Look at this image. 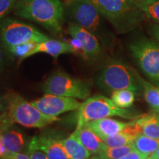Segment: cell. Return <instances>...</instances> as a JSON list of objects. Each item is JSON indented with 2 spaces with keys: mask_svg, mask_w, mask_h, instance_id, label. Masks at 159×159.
<instances>
[{
  "mask_svg": "<svg viewBox=\"0 0 159 159\" xmlns=\"http://www.w3.org/2000/svg\"><path fill=\"white\" fill-rule=\"evenodd\" d=\"M15 15L34 21L55 33H61L64 5L61 0H18Z\"/></svg>",
  "mask_w": 159,
  "mask_h": 159,
  "instance_id": "cell-1",
  "label": "cell"
},
{
  "mask_svg": "<svg viewBox=\"0 0 159 159\" xmlns=\"http://www.w3.org/2000/svg\"><path fill=\"white\" fill-rule=\"evenodd\" d=\"M118 33L125 34L137 28L145 16L135 0H89Z\"/></svg>",
  "mask_w": 159,
  "mask_h": 159,
  "instance_id": "cell-2",
  "label": "cell"
},
{
  "mask_svg": "<svg viewBox=\"0 0 159 159\" xmlns=\"http://www.w3.org/2000/svg\"><path fill=\"white\" fill-rule=\"evenodd\" d=\"M136 73L135 69L122 61H113L99 71L95 77V83L107 92L128 89L139 95L142 93V89Z\"/></svg>",
  "mask_w": 159,
  "mask_h": 159,
  "instance_id": "cell-3",
  "label": "cell"
},
{
  "mask_svg": "<svg viewBox=\"0 0 159 159\" xmlns=\"http://www.w3.org/2000/svg\"><path fill=\"white\" fill-rule=\"evenodd\" d=\"M4 95L8 105L7 111L14 123L26 128H42L59 120L57 116L43 114L16 91L8 90Z\"/></svg>",
  "mask_w": 159,
  "mask_h": 159,
  "instance_id": "cell-4",
  "label": "cell"
},
{
  "mask_svg": "<svg viewBox=\"0 0 159 159\" xmlns=\"http://www.w3.org/2000/svg\"><path fill=\"white\" fill-rule=\"evenodd\" d=\"M65 15L75 25L90 31L102 42H106L107 35L102 21V16L89 0H66Z\"/></svg>",
  "mask_w": 159,
  "mask_h": 159,
  "instance_id": "cell-5",
  "label": "cell"
},
{
  "mask_svg": "<svg viewBox=\"0 0 159 159\" xmlns=\"http://www.w3.org/2000/svg\"><path fill=\"white\" fill-rule=\"evenodd\" d=\"M77 112V127L91 121L112 116L133 120L139 117L128 109L119 108L111 99L103 95L89 97L82 102Z\"/></svg>",
  "mask_w": 159,
  "mask_h": 159,
  "instance_id": "cell-6",
  "label": "cell"
},
{
  "mask_svg": "<svg viewBox=\"0 0 159 159\" xmlns=\"http://www.w3.org/2000/svg\"><path fill=\"white\" fill-rule=\"evenodd\" d=\"M42 90L46 94L85 100L90 97L91 85L85 80L76 78L65 71H56L44 81Z\"/></svg>",
  "mask_w": 159,
  "mask_h": 159,
  "instance_id": "cell-7",
  "label": "cell"
},
{
  "mask_svg": "<svg viewBox=\"0 0 159 159\" xmlns=\"http://www.w3.org/2000/svg\"><path fill=\"white\" fill-rule=\"evenodd\" d=\"M131 55L142 72L159 87V44L142 37L129 45Z\"/></svg>",
  "mask_w": 159,
  "mask_h": 159,
  "instance_id": "cell-8",
  "label": "cell"
},
{
  "mask_svg": "<svg viewBox=\"0 0 159 159\" xmlns=\"http://www.w3.org/2000/svg\"><path fill=\"white\" fill-rule=\"evenodd\" d=\"M49 39V37L35 27L18 20H0V41L6 49L25 43H39Z\"/></svg>",
  "mask_w": 159,
  "mask_h": 159,
  "instance_id": "cell-9",
  "label": "cell"
},
{
  "mask_svg": "<svg viewBox=\"0 0 159 159\" xmlns=\"http://www.w3.org/2000/svg\"><path fill=\"white\" fill-rule=\"evenodd\" d=\"M31 103L43 114L52 116L77 111L82 105L77 99L46 94L41 98L32 101Z\"/></svg>",
  "mask_w": 159,
  "mask_h": 159,
  "instance_id": "cell-10",
  "label": "cell"
},
{
  "mask_svg": "<svg viewBox=\"0 0 159 159\" xmlns=\"http://www.w3.org/2000/svg\"><path fill=\"white\" fill-rule=\"evenodd\" d=\"M67 30L71 38L76 39L82 45L81 56L85 61H96L102 55L100 41L96 35L74 23H70Z\"/></svg>",
  "mask_w": 159,
  "mask_h": 159,
  "instance_id": "cell-11",
  "label": "cell"
},
{
  "mask_svg": "<svg viewBox=\"0 0 159 159\" xmlns=\"http://www.w3.org/2000/svg\"><path fill=\"white\" fill-rule=\"evenodd\" d=\"M28 149L42 151L47 159H69L61 140L49 135L33 136L29 142Z\"/></svg>",
  "mask_w": 159,
  "mask_h": 159,
  "instance_id": "cell-12",
  "label": "cell"
},
{
  "mask_svg": "<svg viewBox=\"0 0 159 159\" xmlns=\"http://www.w3.org/2000/svg\"><path fill=\"white\" fill-rule=\"evenodd\" d=\"M74 132L80 142L82 143L91 155L98 154L107 148V145L103 142L100 137L91 130L86 123L81 126L77 127Z\"/></svg>",
  "mask_w": 159,
  "mask_h": 159,
  "instance_id": "cell-13",
  "label": "cell"
},
{
  "mask_svg": "<svg viewBox=\"0 0 159 159\" xmlns=\"http://www.w3.org/2000/svg\"><path fill=\"white\" fill-rule=\"evenodd\" d=\"M86 124L99 137H102L114 136L122 132L128 126L129 122L111 118H104L91 121Z\"/></svg>",
  "mask_w": 159,
  "mask_h": 159,
  "instance_id": "cell-14",
  "label": "cell"
},
{
  "mask_svg": "<svg viewBox=\"0 0 159 159\" xmlns=\"http://www.w3.org/2000/svg\"><path fill=\"white\" fill-rule=\"evenodd\" d=\"M39 53H44L55 58H57L61 55L71 54L73 53V50L68 42L49 39L37 43L30 56Z\"/></svg>",
  "mask_w": 159,
  "mask_h": 159,
  "instance_id": "cell-15",
  "label": "cell"
},
{
  "mask_svg": "<svg viewBox=\"0 0 159 159\" xmlns=\"http://www.w3.org/2000/svg\"><path fill=\"white\" fill-rule=\"evenodd\" d=\"M134 125L139 133L152 139H159V114L151 113L134 119Z\"/></svg>",
  "mask_w": 159,
  "mask_h": 159,
  "instance_id": "cell-16",
  "label": "cell"
},
{
  "mask_svg": "<svg viewBox=\"0 0 159 159\" xmlns=\"http://www.w3.org/2000/svg\"><path fill=\"white\" fill-rule=\"evenodd\" d=\"M69 159H89L91 154L73 132L67 138L61 140Z\"/></svg>",
  "mask_w": 159,
  "mask_h": 159,
  "instance_id": "cell-17",
  "label": "cell"
},
{
  "mask_svg": "<svg viewBox=\"0 0 159 159\" xmlns=\"http://www.w3.org/2000/svg\"><path fill=\"white\" fill-rule=\"evenodd\" d=\"M1 137L8 152H21L25 148L26 139L20 131L9 128L1 134Z\"/></svg>",
  "mask_w": 159,
  "mask_h": 159,
  "instance_id": "cell-18",
  "label": "cell"
},
{
  "mask_svg": "<svg viewBox=\"0 0 159 159\" xmlns=\"http://www.w3.org/2000/svg\"><path fill=\"white\" fill-rule=\"evenodd\" d=\"M136 75L139 84L142 86V94L146 102L154 111L158 110L159 108V87L145 80L137 71Z\"/></svg>",
  "mask_w": 159,
  "mask_h": 159,
  "instance_id": "cell-19",
  "label": "cell"
},
{
  "mask_svg": "<svg viewBox=\"0 0 159 159\" xmlns=\"http://www.w3.org/2000/svg\"><path fill=\"white\" fill-rule=\"evenodd\" d=\"M135 149L141 153L150 156L159 148V139H152L139 134L134 142Z\"/></svg>",
  "mask_w": 159,
  "mask_h": 159,
  "instance_id": "cell-20",
  "label": "cell"
},
{
  "mask_svg": "<svg viewBox=\"0 0 159 159\" xmlns=\"http://www.w3.org/2000/svg\"><path fill=\"white\" fill-rule=\"evenodd\" d=\"M136 94L128 89L116 90L111 92V99L119 108L127 109L134 104Z\"/></svg>",
  "mask_w": 159,
  "mask_h": 159,
  "instance_id": "cell-21",
  "label": "cell"
},
{
  "mask_svg": "<svg viewBox=\"0 0 159 159\" xmlns=\"http://www.w3.org/2000/svg\"><path fill=\"white\" fill-rule=\"evenodd\" d=\"M145 17L159 24V0H135Z\"/></svg>",
  "mask_w": 159,
  "mask_h": 159,
  "instance_id": "cell-22",
  "label": "cell"
},
{
  "mask_svg": "<svg viewBox=\"0 0 159 159\" xmlns=\"http://www.w3.org/2000/svg\"><path fill=\"white\" fill-rule=\"evenodd\" d=\"M134 149V143L126 145V146L115 147V148H110L107 146L104 150L94 156L102 159H119L129 153Z\"/></svg>",
  "mask_w": 159,
  "mask_h": 159,
  "instance_id": "cell-23",
  "label": "cell"
},
{
  "mask_svg": "<svg viewBox=\"0 0 159 159\" xmlns=\"http://www.w3.org/2000/svg\"><path fill=\"white\" fill-rule=\"evenodd\" d=\"M36 44L37 43L33 42L25 43L10 47V48L7 49V50L8 51L10 54L19 58L21 61L27 58V57H30L32 52L35 49Z\"/></svg>",
  "mask_w": 159,
  "mask_h": 159,
  "instance_id": "cell-24",
  "label": "cell"
},
{
  "mask_svg": "<svg viewBox=\"0 0 159 159\" xmlns=\"http://www.w3.org/2000/svg\"><path fill=\"white\" fill-rule=\"evenodd\" d=\"M18 0H0V20L14 9Z\"/></svg>",
  "mask_w": 159,
  "mask_h": 159,
  "instance_id": "cell-25",
  "label": "cell"
},
{
  "mask_svg": "<svg viewBox=\"0 0 159 159\" xmlns=\"http://www.w3.org/2000/svg\"><path fill=\"white\" fill-rule=\"evenodd\" d=\"M15 124L13 120L12 119L11 115H10L8 111L0 114V135L3 134L5 131L11 128L13 125Z\"/></svg>",
  "mask_w": 159,
  "mask_h": 159,
  "instance_id": "cell-26",
  "label": "cell"
},
{
  "mask_svg": "<svg viewBox=\"0 0 159 159\" xmlns=\"http://www.w3.org/2000/svg\"><path fill=\"white\" fill-rule=\"evenodd\" d=\"M146 155H144L141 152H139L138 150H136V149H134V150H132L131 152H129V153L126 154L125 156H122V158L119 159H144L147 158Z\"/></svg>",
  "mask_w": 159,
  "mask_h": 159,
  "instance_id": "cell-27",
  "label": "cell"
},
{
  "mask_svg": "<svg viewBox=\"0 0 159 159\" xmlns=\"http://www.w3.org/2000/svg\"><path fill=\"white\" fill-rule=\"evenodd\" d=\"M27 154L31 159H47V157L42 151L38 150H30L28 149Z\"/></svg>",
  "mask_w": 159,
  "mask_h": 159,
  "instance_id": "cell-28",
  "label": "cell"
},
{
  "mask_svg": "<svg viewBox=\"0 0 159 159\" xmlns=\"http://www.w3.org/2000/svg\"><path fill=\"white\" fill-rule=\"evenodd\" d=\"M68 43L70 44L71 48H72L73 53H77V54H80L81 55V52H82V45L80 43L78 40L74 39V38H71Z\"/></svg>",
  "mask_w": 159,
  "mask_h": 159,
  "instance_id": "cell-29",
  "label": "cell"
},
{
  "mask_svg": "<svg viewBox=\"0 0 159 159\" xmlns=\"http://www.w3.org/2000/svg\"><path fill=\"white\" fill-rule=\"evenodd\" d=\"M1 159H31L27 154L22 152H8Z\"/></svg>",
  "mask_w": 159,
  "mask_h": 159,
  "instance_id": "cell-30",
  "label": "cell"
},
{
  "mask_svg": "<svg viewBox=\"0 0 159 159\" xmlns=\"http://www.w3.org/2000/svg\"><path fill=\"white\" fill-rule=\"evenodd\" d=\"M8 108V105L5 95H0V114L5 112Z\"/></svg>",
  "mask_w": 159,
  "mask_h": 159,
  "instance_id": "cell-31",
  "label": "cell"
},
{
  "mask_svg": "<svg viewBox=\"0 0 159 159\" xmlns=\"http://www.w3.org/2000/svg\"><path fill=\"white\" fill-rule=\"evenodd\" d=\"M150 30L153 36L159 42V24L153 23L150 26Z\"/></svg>",
  "mask_w": 159,
  "mask_h": 159,
  "instance_id": "cell-32",
  "label": "cell"
},
{
  "mask_svg": "<svg viewBox=\"0 0 159 159\" xmlns=\"http://www.w3.org/2000/svg\"><path fill=\"white\" fill-rule=\"evenodd\" d=\"M7 153H8V151L6 149L5 144L2 142V139L1 135H0V159L3 158Z\"/></svg>",
  "mask_w": 159,
  "mask_h": 159,
  "instance_id": "cell-33",
  "label": "cell"
},
{
  "mask_svg": "<svg viewBox=\"0 0 159 159\" xmlns=\"http://www.w3.org/2000/svg\"><path fill=\"white\" fill-rule=\"evenodd\" d=\"M5 52L2 47L0 46V70L3 69L4 66H5Z\"/></svg>",
  "mask_w": 159,
  "mask_h": 159,
  "instance_id": "cell-34",
  "label": "cell"
},
{
  "mask_svg": "<svg viewBox=\"0 0 159 159\" xmlns=\"http://www.w3.org/2000/svg\"><path fill=\"white\" fill-rule=\"evenodd\" d=\"M152 159H159V148L150 156Z\"/></svg>",
  "mask_w": 159,
  "mask_h": 159,
  "instance_id": "cell-35",
  "label": "cell"
},
{
  "mask_svg": "<svg viewBox=\"0 0 159 159\" xmlns=\"http://www.w3.org/2000/svg\"><path fill=\"white\" fill-rule=\"evenodd\" d=\"M90 159H102V158H98V157H97V156H93L92 158H90Z\"/></svg>",
  "mask_w": 159,
  "mask_h": 159,
  "instance_id": "cell-36",
  "label": "cell"
},
{
  "mask_svg": "<svg viewBox=\"0 0 159 159\" xmlns=\"http://www.w3.org/2000/svg\"><path fill=\"white\" fill-rule=\"evenodd\" d=\"M144 159H152V158H151L150 156H148V157H147V158H144Z\"/></svg>",
  "mask_w": 159,
  "mask_h": 159,
  "instance_id": "cell-37",
  "label": "cell"
},
{
  "mask_svg": "<svg viewBox=\"0 0 159 159\" xmlns=\"http://www.w3.org/2000/svg\"><path fill=\"white\" fill-rule=\"evenodd\" d=\"M155 112H156V113H158V114H159V108L158 109V110H156V111H155Z\"/></svg>",
  "mask_w": 159,
  "mask_h": 159,
  "instance_id": "cell-38",
  "label": "cell"
}]
</instances>
